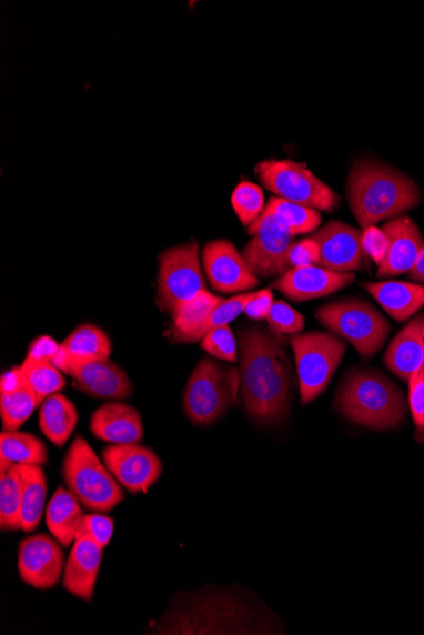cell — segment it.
I'll list each match as a JSON object with an SVG mask.
<instances>
[{
    "label": "cell",
    "instance_id": "cell-40",
    "mask_svg": "<svg viewBox=\"0 0 424 635\" xmlns=\"http://www.w3.org/2000/svg\"><path fill=\"white\" fill-rule=\"evenodd\" d=\"M362 250L364 254L373 259L377 264H382L387 254L388 240L383 229L370 226L362 232Z\"/></svg>",
    "mask_w": 424,
    "mask_h": 635
},
{
    "label": "cell",
    "instance_id": "cell-27",
    "mask_svg": "<svg viewBox=\"0 0 424 635\" xmlns=\"http://www.w3.org/2000/svg\"><path fill=\"white\" fill-rule=\"evenodd\" d=\"M19 470L22 482L21 531L31 533L37 531L46 512L48 481L41 466L19 464Z\"/></svg>",
    "mask_w": 424,
    "mask_h": 635
},
{
    "label": "cell",
    "instance_id": "cell-6",
    "mask_svg": "<svg viewBox=\"0 0 424 635\" xmlns=\"http://www.w3.org/2000/svg\"><path fill=\"white\" fill-rule=\"evenodd\" d=\"M63 477L68 490L91 512H111L125 498L118 480L81 435L65 454Z\"/></svg>",
    "mask_w": 424,
    "mask_h": 635
},
{
    "label": "cell",
    "instance_id": "cell-19",
    "mask_svg": "<svg viewBox=\"0 0 424 635\" xmlns=\"http://www.w3.org/2000/svg\"><path fill=\"white\" fill-rule=\"evenodd\" d=\"M102 557L103 548L90 535L78 531L63 576V586L67 592L91 603Z\"/></svg>",
    "mask_w": 424,
    "mask_h": 635
},
{
    "label": "cell",
    "instance_id": "cell-22",
    "mask_svg": "<svg viewBox=\"0 0 424 635\" xmlns=\"http://www.w3.org/2000/svg\"><path fill=\"white\" fill-rule=\"evenodd\" d=\"M223 301L224 299L205 290L176 308L172 314L173 325L170 330L173 342L183 344L201 342L212 312Z\"/></svg>",
    "mask_w": 424,
    "mask_h": 635
},
{
    "label": "cell",
    "instance_id": "cell-23",
    "mask_svg": "<svg viewBox=\"0 0 424 635\" xmlns=\"http://www.w3.org/2000/svg\"><path fill=\"white\" fill-rule=\"evenodd\" d=\"M394 320L404 322L424 308V285L397 281L362 284Z\"/></svg>",
    "mask_w": 424,
    "mask_h": 635
},
{
    "label": "cell",
    "instance_id": "cell-2",
    "mask_svg": "<svg viewBox=\"0 0 424 635\" xmlns=\"http://www.w3.org/2000/svg\"><path fill=\"white\" fill-rule=\"evenodd\" d=\"M347 199L362 229L400 218L421 201L417 185L397 170L376 161L361 160L347 181Z\"/></svg>",
    "mask_w": 424,
    "mask_h": 635
},
{
    "label": "cell",
    "instance_id": "cell-28",
    "mask_svg": "<svg viewBox=\"0 0 424 635\" xmlns=\"http://www.w3.org/2000/svg\"><path fill=\"white\" fill-rule=\"evenodd\" d=\"M22 482L19 464H0V530L21 531Z\"/></svg>",
    "mask_w": 424,
    "mask_h": 635
},
{
    "label": "cell",
    "instance_id": "cell-15",
    "mask_svg": "<svg viewBox=\"0 0 424 635\" xmlns=\"http://www.w3.org/2000/svg\"><path fill=\"white\" fill-rule=\"evenodd\" d=\"M61 372L70 375L79 391L99 400H128L134 391L125 371L109 360L64 363Z\"/></svg>",
    "mask_w": 424,
    "mask_h": 635
},
{
    "label": "cell",
    "instance_id": "cell-35",
    "mask_svg": "<svg viewBox=\"0 0 424 635\" xmlns=\"http://www.w3.org/2000/svg\"><path fill=\"white\" fill-rule=\"evenodd\" d=\"M267 322L273 333L279 335H296L305 327L304 316L281 300L273 302Z\"/></svg>",
    "mask_w": 424,
    "mask_h": 635
},
{
    "label": "cell",
    "instance_id": "cell-31",
    "mask_svg": "<svg viewBox=\"0 0 424 635\" xmlns=\"http://www.w3.org/2000/svg\"><path fill=\"white\" fill-rule=\"evenodd\" d=\"M0 416L3 431H20L39 406L37 396L22 379L14 387L0 391Z\"/></svg>",
    "mask_w": 424,
    "mask_h": 635
},
{
    "label": "cell",
    "instance_id": "cell-24",
    "mask_svg": "<svg viewBox=\"0 0 424 635\" xmlns=\"http://www.w3.org/2000/svg\"><path fill=\"white\" fill-rule=\"evenodd\" d=\"M112 353L111 339L104 331L91 324L78 326L60 344L54 363L58 369L64 363L109 360Z\"/></svg>",
    "mask_w": 424,
    "mask_h": 635
},
{
    "label": "cell",
    "instance_id": "cell-5",
    "mask_svg": "<svg viewBox=\"0 0 424 635\" xmlns=\"http://www.w3.org/2000/svg\"><path fill=\"white\" fill-rule=\"evenodd\" d=\"M240 392V370L202 356L185 384L184 413L192 424L209 426L228 413Z\"/></svg>",
    "mask_w": 424,
    "mask_h": 635
},
{
    "label": "cell",
    "instance_id": "cell-11",
    "mask_svg": "<svg viewBox=\"0 0 424 635\" xmlns=\"http://www.w3.org/2000/svg\"><path fill=\"white\" fill-rule=\"evenodd\" d=\"M252 236L243 249L244 261L259 279H271L287 272V253L295 236L276 216L264 210L260 219L249 226Z\"/></svg>",
    "mask_w": 424,
    "mask_h": 635
},
{
    "label": "cell",
    "instance_id": "cell-32",
    "mask_svg": "<svg viewBox=\"0 0 424 635\" xmlns=\"http://www.w3.org/2000/svg\"><path fill=\"white\" fill-rule=\"evenodd\" d=\"M266 211L276 216L293 236L309 234L321 226V213L305 205L271 196Z\"/></svg>",
    "mask_w": 424,
    "mask_h": 635
},
{
    "label": "cell",
    "instance_id": "cell-25",
    "mask_svg": "<svg viewBox=\"0 0 424 635\" xmlns=\"http://www.w3.org/2000/svg\"><path fill=\"white\" fill-rule=\"evenodd\" d=\"M77 497L64 487H59L47 506V525L54 538L68 548L75 541L84 513Z\"/></svg>",
    "mask_w": 424,
    "mask_h": 635
},
{
    "label": "cell",
    "instance_id": "cell-8",
    "mask_svg": "<svg viewBox=\"0 0 424 635\" xmlns=\"http://www.w3.org/2000/svg\"><path fill=\"white\" fill-rule=\"evenodd\" d=\"M302 405L311 404L329 387L346 354L347 345L339 335L314 333L291 335Z\"/></svg>",
    "mask_w": 424,
    "mask_h": 635
},
{
    "label": "cell",
    "instance_id": "cell-21",
    "mask_svg": "<svg viewBox=\"0 0 424 635\" xmlns=\"http://www.w3.org/2000/svg\"><path fill=\"white\" fill-rule=\"evenodd\" d=\"M424 362V314L415 316L388 345L384 355L386 369L404 382L421 369Z\"/></svg>",
    "mask_w": 424,
    "mask_h": 635
},
{
    "label": "cell",
    "instance_id": "cell-29",
    "mask_svg": "<svg viewBox=\"0 0 424 635\" xmlns=\"http://www.w3.org/2000/svg\"><path fill=\"white\" fill-rule=\"evenodd\" d=\"M0 461L43 466L49 461L47 445L39 437L20 431H3L0 436Z\"/></svg>",
    "mask_w": 424,
    "mask_h": 635
},
{
    "label": "cell",
    "instance_id": "cell-7",
    "mask_svg": "<svg viewBox=\"0 0 424 635\" xmlns=\"http://www.w3.org/2000/svg\"><path fill=\"white\" fill-rule=\"evenodd\" d=\"M321 324L346 340L364 360L382 351L391 324L369 302L349 299L330 303L315 312Z\"/></svg>",
    "mask_w": 424,
    "mask_h": 635
},
{
    "label": "cell",
    "instance_id": "cell-13",
    "mask_svg": "<svg viewBox=\"0 0 424 635\" xmlns=\"http://www.w3.org/2000/svg\"><path fill=\"white\" fill-rule=\"evenodd\" d=\"M203 271L211 288L222 293H238L259 288L260 280L243 255L229 240H212L203 246Z\"/></svg>",
    "mask_w": 424,
    "mask_h": 635
},
{
    "label": "cell",
    "instance_id": "cell-17",
    "mask_svg": "<svg viewBox=\"0 0 424 635\" xmlns=\"http://www.w3.org/2000/svg\"><path fill=\"white\" fill-rule=\"evenodd\" d=\"M355 281L353 273H337L320 265L294 268L280 275L270 289H276L291 301L305 302L330 296Z\"/></svg>",
    "mask_w": 424,
    "mask_h": 635
},
{
    "label": "cell",
    "instance_id": "cell-3",
    "mask_svg": "<svg viewBox=\"0 0 424 635\" xmlns=\"http://www.w3.org/2000/svg\"><path fill=\"white\" fill-rule=\"evenodd\" d=\"M335 406L350 422L377 432L400 427L410 410L403 391L385 374L371 369H355L344 375Z\"/></svg>",
    "mask_w": 424,
    "mask_h": 635
},
{
    "label": "cell",
    "instance_id": "cell-20",
    "mask_svg": "<svg viewBox=\"0 0 424 635\" xmlns=\"http://www.w3.org/2000/svg\"><path fill=\"white\" fill-rule=\"evenodd\" d=\"M90 429L97 440L110 444H135L143 441V417L121 401L108 402L92 414Z\"/></svg>",
    "mask_w": 424,
    "mask_h": 635
},
{
    "label": "cell",
    "instance_id": "cell-12",
    "mask_svg": "<svg viewBox=\"0 0 424 635\" xmlns=\"http://www.w3.org/2000/svg\"><path fill=\"white\" fill-rule=\"evenodd\" d=\"M102 458L123 488L131 494L147 492L163 473V464L153 450L135 444H111Z\"/></svg>",
    "mask_w": 424,
    "mask_h": 635
},
{
    "label": "cell",
    "instance_id": "cell-30",
    "mask_svg": "<svg viewBox=\"0 0 424 635\" xmlns=\"http://www.w3.org/2000/svg\"><path fill=\"white\" fill-rule=\"evenodd\" d=\"M20 374L26 386L37 396L39 405L67 386L63 372L52 362L33 361L26 357L20 365Z\"/></svg>",
    "mask_w": 424,
    "mask_h": 635
},
{
    "label": "cell",
    "instance_id": "cell-43",
    "mask_svg": "<svg viewBox=\"0 0 424 635\" xmlns=\"http://www.w3.org/2000/svg\"><path fill=\"white\" fill-rule=\"evenodd\" d=\"M410 279L415 283L424 285V248L415 262L414 266L410 271Z\"/></svg>",
    "mask_w": 424,
    "mask_h": 635
},
{
    "label": "cell",
    "instance_id": "cell-33",
    "mask_svg": "<svg viewBox=\"0 0 424 635\" xmlns=\"http://www.w3.org/2000/svg\"><path fill=\"white\" fill-rule=\"evenodd\" d=\"M232 205L238 219L249 228L266 210L262 188L249 181L241 182L232 194Z\"/></svg>",
    "mask_w": 424,
    "mask_h": 635
},
{
    "label": "cell",
    "instance_id": "cell-38",
    "mask_svg": "<svg viewBox=\"0 0 424 635\" xmlns=\"http://www.w3.org/2000/svg\"><path fill=\"white\" fill-rule=\"evenodd\" d=\"M317 262H320V248L311 236L295 241L291 245L286 259L287 271L300 266L317 265Z\"/></svg>",
    "mask_w": 424,
    "mask_h": 635
},
{
    "label": "cell",
    "instance_id": "cell-26",
    "mask_svg": "<svg viewBox=\"0 0 424 635\" xmlns=\"http://www.w3.org/2000/svg\"><path fill=\"white\" fill-rule=\"evenodd\" d=\"M39 426L43 435L57 445L64 446L79 422L72 401L61 393H54L40 405Z\"/></svg>",
    "mask_w": 424,
    "mask_h": 635
},
{
    "label": "cell",
    "instance_id": "cell-37",
    "mask_svg": "<svg viewBox=\"0 0 424 635\" xmlns=\"http://www.w3.org/2000/svg\"><path fill=\"white\" fill-rule=\"evenodd\" d=\"M113 527V518L110 516L102 514H85L81 525L78 527V531H82L90 535L91 538L104 550L112 540Z\"/></svg>",
    "mask_w": 424,
    "mask_h": 635
},
{
    "label": "cell",
    "instance_id": "cell-14",
    "mask_svg": "<svg viewBox=\"0 0 424 635\" xmlns=\"http://www.w3.org/2000/svg\"><path fill=\"white\" fill-rule=\"evenodd\" d=\"M67 566L63 545L48 534L31 535L19 547V572L24 584L38 589L55 587Z\"/></svg>",
    "mask_w": 424,
    "mask_h": 635
},
{
    "label": "cell",
    "instance_id": "cell-9",
    "mask_svg": "<svg viewBox=\"0 0 424 635\" xmlns=\"http://www.w3.org/2000/svg\"><path fill=\"white\" fill-rule=\"evenodd\" d=\"M254 172L261 184L279 199L316 211L333 212L339 208V194L296 161L264 160Z\"/></svg>",
    "mask_w": 424,
    "mask_h": 635
},
{
    "label": "cell",
    "instance_id": "cell-1",
    "mask_svg": "<svg viewBox=\"0 0 424 635\" xmlns=\"http://www.w3.org/2000/svg\"><path fill=\"white\" fill-rule=\"evenodd\" d=\"M238 360L246 415L262 426L286 422L294 372L284 340L271 329L243 326L238 331Z\"/></svg>",
    "mask_w": 424,
    "mask_h": 635
},
{
    "label": "cell",
    "instance_id": "cell-42",
    "mask_svg": "<svg viewBox=\"0 0 424 635\" xmlns=\"http://www.w3.org/2000/svg\"><path fill=\"white\" fill-rule=\"evenodd\" d=\"M60 344L50 336H41L31 343L28 352L29 360L54 362Z\"/></svg>",
    "mask_w": 424,
    "mask_h": 635
},
{
    "label": "cell",
    "instance_id": "cell-18",
    "mask_svg": "<svg viewBox=\"0 0 424 635\" xmlns=\"http://www.w3.org/2000/svg\"><path fill=\"white\" fill-rule=\"evenodd\" d=\"M388 240L387 254L378 265V279L410 273L424 248V239L415 222L400 216L382 228Z\"/></svg>",
    "mask_w": 424,
    "mask_h": 635
},
{
    "label": "cell",
    "instance_id": "cell-36",
    "mask_svg": "<svg viewBox=\"0 0 424 635\" xmlns=\"http://www.w3.org/2000/svg\"><path fill=\"white\" fill-rule=\"evenodd\" d=\"M252 294L253 292L238 294V296L224 300L220 303L216 310L212 312L205 327V334L212 329L231 324V322L244 312L246 303L252 299Z\"/></svg>",
    "mask_w": 424,
    "mask_h": 635
},
{
    "label": "cell",
    "instance_id": "cell-16",
    "mask_svg": "<svg viewBox=\"0 0 424 635\" xmlns=\"http://www.w3.org/2000/svg\"><path fill=\"white\" fill-rule=\"evenodd\" d=\"M320 248L317 265L337 273H353L360 270L364 250H362V232L332 220L311 236Z\"/></svg>",
    "mask_w": 424,
    "mask_h": 635
},
{
    "label": "cell",
    "instance_id": "cell-4",
    "mask_svg": "<svg viewBox=\"0 0 424 635\" xmlns=\"http://www.w3.org/2000/svg\"><path fill=\"white\" fill-rule=\"evenodd\" d=\"M173 614L170 634H285L271 612L251 609L236 594L206 593L190 597Z\"/></svg>",
    "mask_w": 424,
    "mask_h": 635
},
{
    "label": "cell",
    "instance_id": "cell-34",
    "mask_svg": "<svg viewBox=\"0 0 424 635\" xmlns=\"http://www.w3.org/2000/svg\"><path fill=\"white\" fill-rule=\"evenodd\" d=\"M201 349L215 360L235 363L238 361V340L229 325L209 331L201 339Z\"/></svg>",
    "mask_w": 424,
    "mask_h": 635
},
{
    "label": "cell",
    "instance_id": "cell-41",
    "mask_svg": "<svg viewBox=\"0 0 424 635\" xmlns=\"http://www.w3.org/2000/svg\"><path fill=\"white\" fill-rule=\"evenodd\" d=\"M273 302L272 290L255 291L246 303L244 314L255 321L267 320Z\"/></svg>",
    "mask_w": 424,
    "mask_h": 635
},
{
    "label": "cell",
    "instance_id": "cell-10",
    "mask_svg": "<svg viewBox=\"0 0 424 635\" xmlns=\"http://www.w3.org/2000/svg\"><path fill=\"white\" fill-rule=\"evenodd\" d=\"M200 258V245L189 243L166 249L159 255L158 305L173 314L182 303L206 290Z\"/></svg>",
    "mask_w": 424,
    "mask_h": 635
},
{
    "label": "cell",
    "instance_id": "cell-39",
    "mask_svg": "<svg viewBox=\"0 0 424 635\" xmlns=\"http://www.w3.org/2000/svg\"><path fill=\"white\" fill-rule=\"evenodd\" d=\"M408 404L417 431L424 434V362L410 380Z\"/></svg>",
    "mask_w": 424,
    "mask_h": 635
}]
</instances>
